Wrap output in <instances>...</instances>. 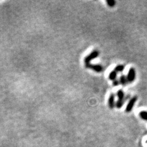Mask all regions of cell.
<instances>
[{"label":"cell","instance_id":"obj_1","mask_svg":"<svg viewBox=\"0 0 147 147\" xmlns=\"http://www.w3.org/2000/svg\"><path fill=\"white\" fill-rule=\"evenodd\" d=\"M99 55V53L98 50H94L91 52L90 53V55H87L84 59L85 63H90V62L93 60V59H95L96 58L98 57Z\"/></svg>","mask_w":147,"mask_h":147},{"label":"cell","instance_id":"obj_2","mask_svg":"<svg viewBox=\"0 0 147 147\" xmlns=\"http://www.w3.org/2000/svg\"><path fill=\"white\" fill-rule=\"evenodd\" d=\"M137 99H138V98H137V96H134L132 98H131V99L129 100V101L128 103H127V105H126L125 111L127 113L131 112V111L132 110L133 108H134V105H135V102H136V101H137Z\"/></svg>","mask_w":147,"mask_h":147},{"label":"cell","instance_id":"obj_3","mask_svg":"<svg viewBox=\"0 0 147 147\" xmlns=\"http://www.w3.org/2000/svg\"><path fill=\"white\" fill-rule=\"evenodd\" d=\"M135 76H136V72L134 67H131L129 70L128 73L127 75V80L128 83H132L135 80Z\"/></svg>","mask_w":147,"mask_h":147},{"label":"cell","instance_id":"obj_4","mask_svg":"<svg viewBox=\"0 0 147 147\" xmlns=\"http://www.w3.org/2000/svg\"><path fill=\"white\" fill-rule=\"evenodd\" d=\"M85 67L87 68L91 69L96 72H101L103 70V67L100 64H93L91 63L85 64Z\"/></svg>","mask_w":147,"mask_h":147},{"label":"cell","instance_id":"obj_5","mask_svg":"<svg viewBox=\"0 0 147 147\" xmlns=\"http://www.w3.org/2000/svg\"><path fill=\"white\" fill-rule=\"evenodd\" d=\"M115 95L113 93H111L109 97V99H108V105H109V108L110 109H113L114 108L115 105Z\"/></svg>","mask_w":147,"mask_h":147},{"label":"cell","instance_id":"obj_6","mask_svg":"<svg viewBox=\"0 0 147 147\" xmlns=\"http://www.w3.org/2000/svg\"><path fill=\"white\" fill-rule=\"evenodd\" d=\"M119 81H120V84L122 85L123 86L126 85V84L128 82L127 80V77L126 76H124V75H122V76H120Z\"/></svg>","mask_w":147,"mask_h":147},{"label":"cell","instance_id":"obj_7","mask_svg":"<svg viewBox=\"0 0 147 147\" xmlns=\"http://www.w3.org/2000/svg\"><path fill=\"white\" fill-rule=\"evenodd\" d=\"M116 77H117V72L115 70H112L111 71L109 75V79L112 81H114L116 80Z\"/></svg>","mask_w":147,"mask_h":147},{"label":"cell","instance_id":"obj_8","mask_svg":"<svg viewBox=\"0 0 147 147\" xmlns=\"http://www.w3.org/2000/svg\"><path fill=\"white\" fill-rule=\"evenodd\" d=\"M116 96H117L118 99H124V92L122 90H119L116 92Z\"/></svg>","mask_w":147,"mask_h":147},{"label":"cell","instance_id":"obj_9","mask_svg":"<svg viewBox=\"0 0 147 147\" xmlns=\"http://www.w3.org/2000/svg\"><path fill=\"white\" fill-rule=\"evenodd\" d=\"M124 99H118V101L116 102L115 106L117 109H121L124 105Z\"/></svg>","mask_w":147,"mask_h":147},{"label":"cell","instance_id":"obj_10","mask_svg":"<svg viewBox=\"0 0 147 147\" xmlns=\"http://www.w3.org/2000/svg\"><path fill=\"white\" fill-rule=\"evenodd\" d=\"M124 70V66L123 64H118L115 67V70L116 72H122Z\"/></svg>","mask_w":147,"mask_h":147},{"label":"cell","instance_id":"obj_11","mask_svg":"<svg viewBox=\"0 0 147 147\" xmlns=\"http://www.w3.org/2000/svg\"><path fill=\"white\" fill-rule=\"evenodd\" d=\"M139 116L142 120H145V121H147V111L143 110L140 112L139 113Z\"/></svg>","mask_w":147,"mask_h":147},{"label":"cell","instance_id":"obj_12","mask_svg":"<svg viewBox=\"0 0 147 147\" xmlns=\"http://www.w3.org/2000/svg\"><path fill=\"white\" fill-rule=\"evenodd\" d=\"M106 3L107 4V5L109 6L110 8H113L115 5L116 2L114 0H106Z\"/></svg>","mask_w":147,"mask_h":147},{"label":"cell","instance_id":"obj_13","mask_svg":"<svg viewBox=\"0 0 147 147\" xmlns=\"http://www.w3.org/2000/svg\"><path fill=\"white\" fill-rule=\"evenodd\" d=\"M120 84V81H119V80H116V79L115 80H114V81H113V84H112V85H113L114 86V87L118 86Z\"/></svg>","mask_w":147,"mask_h":147},{"label":"cell","instance_id":"obj_14","mask_svg":"<svg viewBox=\"0 0 147 147\" xmlns=\"http://www.w3.org/2000/svg\"><path fill=\"white\" fill-rule=\"evenodd\" d=\"M146 143H147V140H146Z\"/></svg>","mask_w":147,"mask_h":147}]
</instances>
